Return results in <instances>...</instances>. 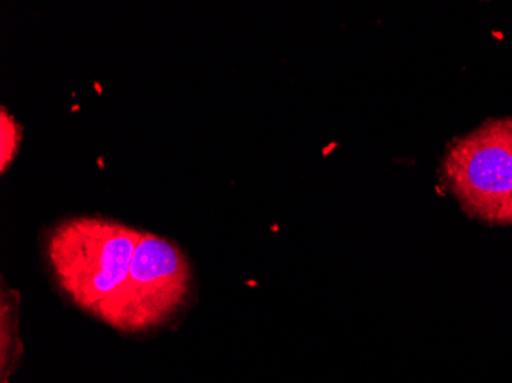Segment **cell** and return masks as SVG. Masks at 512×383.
Returning a JSON list of instances; mask_svg holds the SVG:
<instances>
[{"instance_id": "obj_1", "label": "cell", "mask_w": 512, "mask_h": 383, "mask_svg": "<svg viewBox=\"0 0 512 383\" xmlns=\"http://www.w3.org/2000/svg\"><path fill=\"white\" fill-rule=\"evenodd\" d=\"M142 232L105 218L80 217L57 224L45 253L60 290L80 310L99 315L128 278Z\"/></svg>"}, {"instance_id": "obj_2", "label": "cell", "mask_w": 512, "mask_h": 383, "mask_svg": "<svg viewBox=\"0 0 512 383\" xmlns=\"http://www.w3.org/2000/svg\"><path fill=\"white\" fill-rule=\"evenodd\" d=\"M191 289V264L183 250L163 236L142 232L128 278L97 318L126 333L151 330L177 315Z\"/></svg>"}, {"instance_id": "obj_3", "label": "cell", "mask_w": 512, "mask_h": 383, "mask_svg": "<svg viewBox=\"0 0 512 383\" xmlns=\"http://www.w3.org/2000/svg\"><path fill=\"white\" fill-rule=\"evenodd\" d=\"M440 175L468 215L512 226V117L494 118L453 141Z\"/></svg>"}, {"instance_id": "obj_4", "label": "cell", "mask_w": 512, "mask_h": 383, "mask_svg": "<svg viewBox=\"0 0 512 383\" xmlns=\"http://www.w3.org/2000/svg\"><path fill=\"white\" fill-rule=\"evenodd\" d=\"M17 299L2 293V376L11 374L20 357L19 325H17Z\"/></svg>"}, {"instance_id": "obj_5", "label": "cell", "mask_w": 512, "mask_h": 383, "mask_svg": "<svg viewBox=\"0 0 512 383\" xmlns=\"http://www.w3.org/2000/svg\"><path fill=\"white\" fill-rule=\"evenodd\" d=\"M0 137H2L0 167L4 174L8 164L13 163L17 151H19L20 141H22V126L14 120L13 115L8 114L5 108H2V115H0Z\"/></svg>"}]
</instances>
